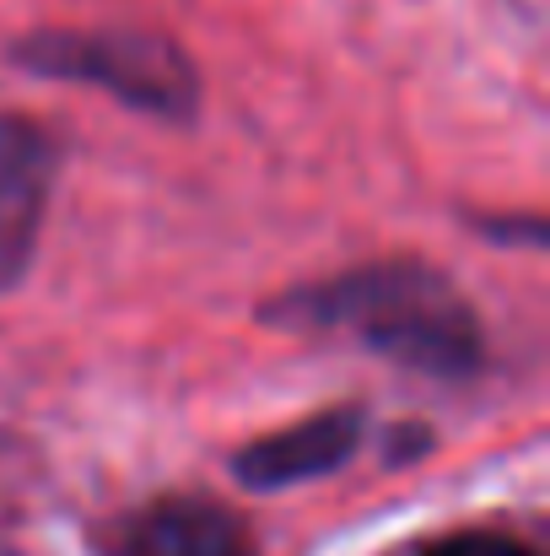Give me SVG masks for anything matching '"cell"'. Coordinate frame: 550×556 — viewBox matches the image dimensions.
<instances>
[{"label":"cell","mask_w":550,"mask_h":556,"mask_svg":"<svg viewBox=\"0 0 550 556\" xmlns=\"http://www.w3.org/2000/svg\"><path fill=\"white\" fill-rule=\"evenodd\" d=\"M286 314L319 330H341L394 363L426 372H464L475 363L470 308L443 276L421 265H372L357 276H341L286 303Z\"/></svg>","instance_id":"obj_1"},{"label":"cell","mask_w":550,"mask_h":556,"mask_svg":"<svg viewBox=\"0 0 550 556\" xmlns=\"http://www.w3.org/2000/svg\"><path fill=\"white\" fill-rule=\"evenodd\" d=\"M22 65L54 81L103 87L152 114H189L194 109V71L174 43L146 33H43L16 49Z\"/></svg>","instance_id":"obj_2"},{"label":"cell","mask_w":550,"mask_h":556,"mask_svg":"<svg viewBox=\"0 0 550 556\" xmlns=\"http://www.w3.org/2000/svg\"><path fill=\"white\" fill-rule=\"evenodd\" d=\"M54 185V147L22 119H0V287L22 281Z\"/></svg>","instance_id":"obj_3"},{"label":"cell","mask_w":550,"mask_h":556,"mask_svg":"<svg viewBox=\"0 0 550 556\" xmlns=\"http://www.w3.org/2000/svg\"><path fill=\"white\" fill-rule=\"evenodd\" d=\"M362 443V416L357 410H330V416H314L303 427H286L276 438H259L254 448L238 454V481L248 486H297V481H314L335 465H346Z\"/></svg>","instance_id":"obj_4"},{"label":"cell","mask_w":550,"mask_h":556,"mask_svg":"<svg viewBox=\"0 0 550 556\" xmlns=\"http://www.w3.org/2000/svg\"><path fill=\"white\" fill-rule=\"evenodd\" d=\"M114 556H248V541H243L238 519L221 514L216 503L174 497V503L136 514L119 530Z\"/></svg>","instance_id":"obj_5"},{"label":"cell","mask_w":550,"mask_h":556,"mask_svg":"<svg viewBox=\"0 0 550 556\" xmlns=\"http://www.w3.org/2000/svg\"><path fill=\"white\" fill-rule=\"evenodd\" d=\"M426 556H535V552L508 541V535H453V541L432 546Z\"/></svg>","instance_id":"obj_6"}]
</instances>
